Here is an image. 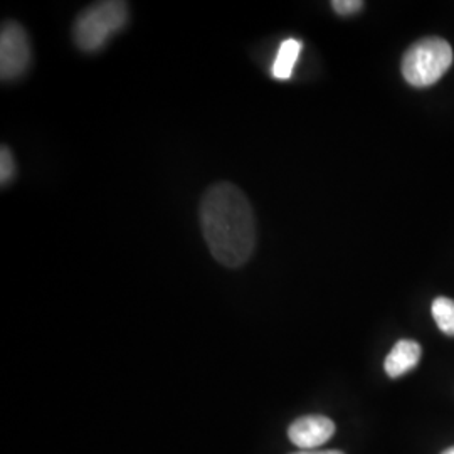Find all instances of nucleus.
I'll list each match as a JSON object with an SVG mask.
<instances>
[{"mask_svg":"<svg viewBox=\"0 0 454 454\" xmlns=\"http://www.w3.org/2000/svg\"><path fill=\"white\" fill-rule=\"evenodd\" d=\"M453 65V48L441 37H424L407 49L403 58V74L416 88L438 82Z\"/></svg>","mask_w":454,"mask_h":454,"instance_id":"3","label":"nucleus"},{"mask_svg":"<svg viewBox=\"0 0 454 454\" xmlns=\"http://www.w3.org/2000/svg\"><path fill=\"white\" fill-rule=\"evenodd\" d=\"M335 434V424L325 416H303L293 422L288 429V436L293 444L309 451L325 444Z\"/></svg>","mask_w":454,"mask_h":454,"instance_id":"5","label":"nucleus"},{"mask_svg":"<svg viewBox=\"0 0 454 454\" xmlns=\"http://www.w3.org/2000/svg\"><path fill=\"white\" fill-rule=\"evenodd\" d=\"M33 61L31 41L26 29L14 20H7L0 31V78L2 82L19 80Z\"/></svg>","mask_w":454,"mask_h":454,"instance_id":"4","label":"nucleus"},{"mask_svg":"<svg viewBox=\"0 0 454 454\" xmlns=\"http://www.w3.org/2000/svg\"><path fill=\"white\" fill-rule=\"evenodd\" d=\"M300 52L301 43L298 39H286L281 43L273 63V76L276 80H288L292 76L293 67L298 61Z\"/></svg>","mask_w":454,"mask_h":454,"instance_id":"7","label":"nucleus"},{"mask_svg":"<svg viewBox=\"0 0 454 454\" xmlns=\"http://www.w3.org/2000/svg\"><path fill=\"white\" fill-rule=\"evenodd\" d=\"M293 454H343L341 451H337V450H332V451H315V450H309V451H300V453H293Z\"/></svg>","mask_w":454,"mask_h":454,"instance_id":"11","label":"nucleus"},{"mask_svg":"<svg viewBox=\"0 0 454 454\" xmlns=\"http://www.w3.org/2000/svg\"><path fill=\"white\" fill-rule=\"evenodd\" d=\"M332 7L340 16H350L364 7V2L362 0H333Z\"/></svg>","mask_w":454,"mask_h":454,"instance_id":"10","label":"nucleus"},{"mask_svg":"<svg viewBox=\"0 0 454 454\" xmlns=\"http://www.w3.org/2000/svg\"><path fill=\"white\" fill-rule=\"evenodd\" d=\"M16 176V162L12 157V152L5 145L0 148V182L2 185H7Z\"/></svg>","mask_w":454,"mask_h":454,"instance_id":"9","label":"nucleus"},{"mask_svg":"<svg viewBox=\"0 0 454 454\" xmlns=\"http://www.w3.org/2000/svg\"><path fill=\"white\" fill-rule=\"evenodd\" d=\"M199 221L212 258L227 268L246 264L256 247V217L249 199L231 182H217L200 199Z\"/></svg>","mask_w":454,"mask_h":454,"instance_id":"1","label":"nucleus"},{"mask_svg":"<svg viewBox=\"0 0 454 454\" xmlns=\"http://www.w3.org/2000/svg\"><path fill=\"white\" fill-rule=\"evenodd\" d=\"M433 317L441 332L454 337V300L444 296L436 298L433 301Z\"/></svg>","mask_w":454,"mask_h":454,"instance_id":"8","label":"nucleus"},{"mask_svg":"<svg viewBox=\"0 0 454 454\" xmlns=\"http://www.w3.org/2000/svg\"><path fill=\"white\" fill-rule=\"evenodd\" d=\"M129 22V5L118 0H105L90 5L76 19L73 39L84 52H95L121 31Z\"/></svg>","mask_w":454,"mask_h":454,"instance_id":"2","label":"nucleus"},{"mask_svg":"<svg viewBox=\"0 0 454 454\" xmlns=\"http://www.w3.org/2000/svg\"><path fill=\"white\" fill-rule=\"evenodd\" d=\"M421 345L414 340H399L384 362V369L392 379L412 371L421 358Z\"/></svg>","mask_w":454,"mask_h":454,"instance_id":"6","label":"nucleus"},{"mask_svg":"<svg viewBox=\"0 0 454 454\" xmlns=\"http://www.w3.org/2000/svg\"><path fill=\"white\" fill-rule=\"evenodd\" d=\"M442 454H454V446L453 448H450V450H446Z\"/></svg>","mask_w":454,"mask_h":454,"instance_id":"12","label":"nucleus"}]
</instances>
